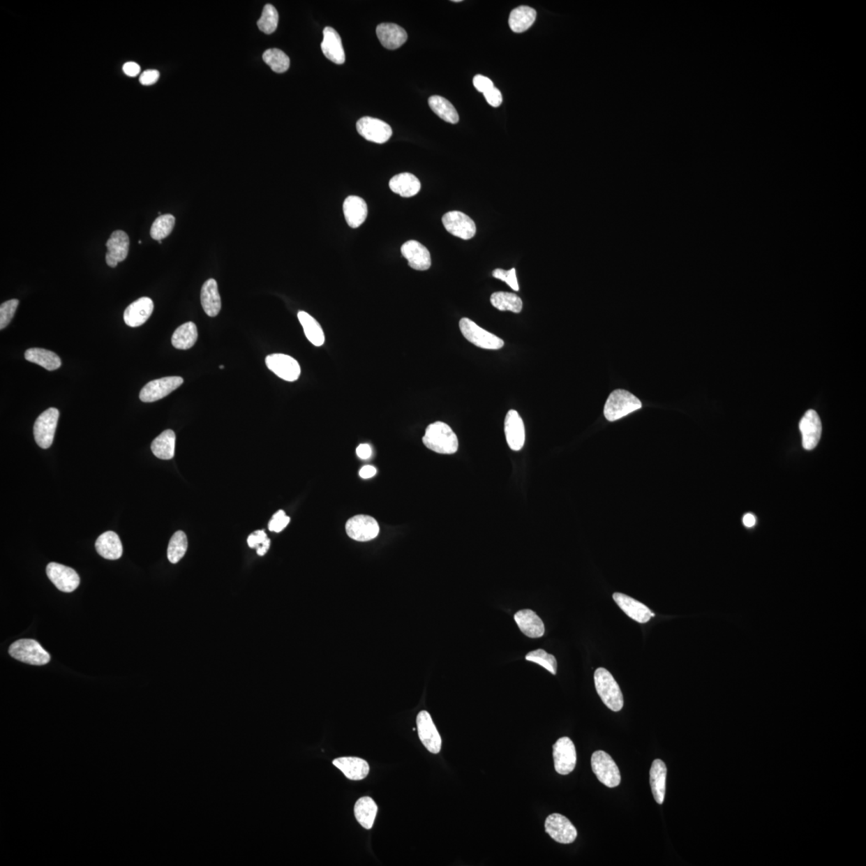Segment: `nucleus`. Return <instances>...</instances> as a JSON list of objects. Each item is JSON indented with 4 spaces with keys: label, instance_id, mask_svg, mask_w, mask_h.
<instances>
[{
    "label": "nucleus",
    "instance_id": "nucleus-56",
    "mask_svg": "<svg viewBox=\"0 0 866 866\" xmlns=\"http://www.w3.org/2000/svg\"><path fill=\"white\" fill-rule=\"evenodd\" d=\"M270 546L271 540L268 539L264 543H263V544L257 548V555L264 556L269 551V548H270Z\"/></svg>",
    "mask_w": 866,
    "mask_h": 866
},
{
    "label": "nucleus",
    "instance_id": "nucleus-9",
    "mask_svg": "<svg viewBox=\"0 0 866 866\" xmlns=\"http://www.w3.org/2000/svg\"><path fill=\"white\" fill-rule=\"evenodd\" d=\"M184 383L180 376H169L150 381L140 392V399L144 403L155 402L167 396Z\"/></svg>",
    "mask_w": 866,
    "mask_h": 866
},
{
    "label": "nucleus",
    "instance_id": "nucleus-39",
    "mask_svg": "<svg viewBox=\"0 0 866 866\" xmlns=\"http://www.w3.org/2000/svg\"><path fill=\"white\" fill-rule=\"evenodd\" d=\"M491 302L495 308L499 311H509L514 313H520L523 310V301L518 295L510 292H495L491 295Z\"/></svg>",
    "mask_w": 866,
    "mask_h": 866
},
{
    "label": "nucleus",
    "instance_id": "nucleus-7",
    "mask_svg": "<svg viewBox=\"0 0 866 866\" xmlns=\"http://www.w3.org/2000/svg\"><path fill=\"white\" fill-rule=\"evenodd\" d=\"M60 412L55 408H48L37 418L34 424V438L40 448L51 447L55 435Z\"/></svg>",
    "mask_w": 866,
    "mask_h": 866
},
{
    "label": "nucleus",
    "instance_id": "nucleus-46",
    "mask_svg": "<svg viewBox=\"0 0 866 866\" xmlns=\"http://www.w3.org/2000/svg\"><path fill=\"white\" fill-rule=\"evenodd\" d=\"M493 276L500 281L508 284L515 292H518L519 286L517 276H516V270L514 268L509 271H505L502 269H496L493 272Z\"/></svg>",
    "mask_w": 866,
    "mask_h": 866
},
{
    "label": "nucleus",
    "instance_id": "nucleus-22",
    "mask_svg": "<svg viewBox=\"0 0 866 866\" xmlns=\"http://www.w3.org/2000/svg\"><path fill=\"white\" fill-rule=\"evenodd\" d=\"M154 308L153 300L148 297L134 301L124 312V320L128 327L142 326L152 315Z\"/></svg>",
    "mask_w": 866,
    "mask_h": 866
},
{
    "label": "nucleus",
    "instance_id": "nucleus-19",
    "mask_svg": "<svg viewBox=\"0 0 866 866\" xmlns=\"http://www.w3.org/2000/svg\"><path fill=\"white\" fill-rule=\"evenodd\" d=\"M800 430L802 434V445L806 450H812L819 445L821 437V419L814 410H809L805 414L800 422Z\"/></svg>",
    "mask_w": 866,
    "mask_h": 866
},
{
    "label": "nucleus",
    "instance_id": "nucleus-2",
    "mask_svg": "<svg viewBox=\"0 0 866 866\" xmlns=\"http://www.w3.org/2000/svg\"><path fill=\"white\" fill-rule=\"evenodd\" d=\"M595 684L602 702L613 712H620L623 707V696L620 686L609 671L598 669L595 673Z\"/></svg>",
    "mask_w": 866,
    "mask_h": 866
},
{
    "label": "nucleus",
    "instance_id": "nucleus-6",
    "mask_svg": "<svg viewBox=\"0 0 866 866\" xmlns=\"http://www.w3.org/2000/svg\"><path fill=\"white\" fill-rule=\"evenodd\" d=\"M459 327L462 335L464 336L466 340L478 348L488 350H499L504 346V341L501 338L483 329V328L479 327L470 319H461L459 322Z\"/></svg>",
    "mask_w": 866,
    "mask_h": 866
},
{
    "label": "nucleus",
    "instance_id": "nucleus-34",
    "mask_svg": "<svg viewBox=\"0 0 866 866\" xmlns=\"http://www.w3.org/2000/svg\"><path fill=\"white\" fill-rule=\"evenodd\" d=\"M176 435L173 430H165L151 445L153 454L161 460H170L175 454Z\"/></svg>",
    "mask_w": 866,
    "mask_h": 866
},
{
    "label": "nucleus",
    "instance_id": "nucleus-30",
    "mask_svg": "<svg viewBox=\"0 0 866 866\" xmlns=\"http://www.w3.org/2000/svg\"><path fill=\"white\" fill-rule=\"evenodd\" d=\"M389 187L392 192L403 197H411L417 195L421 191V181L415 175L403 173L392 177L389 181Z\"/></svg>",
    "mask_w": 866,
    "mask_h": 866
},
{
    "label": "nucleus",
    "instance_id": "nucleus-8",
    "mask_svg": "<svg viewBox=\"0 0 866 866\" xmlns=\"http://www.w3.org/2000/svg\"><path fill=\"white\" fill-rule=\"evenodd\" d=\"M555 768L561 775H568L574 771L577 763V753L573 741L569 737H562L553 746Z\"/></svg>",
    "mask_w": 866,
    "mask_h": 866
},
{
    "label": "nucleus",
    "instance_id": "nucleus-25",
    "mask_svg": "<svg viewBox=\"0 0 866 866\" xmlns=\"http://www.w3.org/2000/svg\"><path fill=\"white\" fill-rule=\"evenodd\" d=\"M344 217L350 227L358 228L368 216L367 203L358 196H349L343 202Z\"/></svg>",
    "mask_w": 866,
    "mask_h": 866
},
{
    "label": "nucleus",
    "instance_id": "nucleus-48",
    "mask_svg": "<svg viewBox=\"0 0 866 866\" xmlns=\"http://www.w3.org/2000/svg\"><path fill=\"white\" fill-rule=\"evenodd\" d=\"M472 82L476 89L483 94L494 87L492 80L486 77L482 76V75H477V76L473 78Z\"/></svg>",
    "mask_w": 866,
    "mask_h": 866
},
{
    "label": "nucleus",
    "instance_id": "nucleus-53",
    "mask_svg": "<svg viewBox=\"0 0 866 866\" xmlns=\"http://www.w3.org/2000/svg\"><path fill=\"white\" fill-rule=\"evenodd\" d=\"M357 454L360 459L367 460L372 456L373 450L369 445L362 444L357 449Z\"/></svg>",
    "mask_w": 866,
    "mask_h": 866
},
{
    "label": "nucleus",
    "instance_id": "nucleus-49",
    "mask_svg": "<svg viewBox=\"0 0 866 866\" xmlns=\"http://www.w3.org/2000/svg\"><path fill=\"white\" fill-rule=\"evenodd\" d=\"M484 96L488 103L493 107H497L502 104V95L501 91L497 88H492L484 94Z\"/></svg>",
    "mask_w": 866,
    "mask_h": 866
},
{
    "label": "nucleus",
    "instance_id": "nucleus-33",
    "mask_svg": "<svg viewBox=\"0 0 866 866\" xmlns=\"http://www.w3.org/2000/svg\"><path fill=\"white\" fill-rule=\"evenodd\" d=\"M537 13L534 8L521 6L511 12L509 24L511 30L516 33H521L528 30L534 24Z\"/></svg>",
    "mask_w": 866,
    "mask_h": 866
},
{
    "label": "nucleus",
    "instance_id": "nucleus-14",
    "mask_svg": "<svg viewBox=\"0 0 866 866\" xmlns=\"http://www.w3.org/2000/svg\"><path fill=\"white\" fill-rule=\"evenodd\" d=\"M442 223L449 233L461 239H471L477 232L476 224L473 220L461 211L445 214Z\"/></svg>",
    "mask_w": 866,
    "mask_h": 866
},
{
    "label": "nucleus",
    "instance_id": "nucleus-45",
    "mask_svg": "<svg viewBox=\"0 0 866 866\" xmlns=\"http://www.w3.org/2000/svg\"><path fill=\"white\" fill-rule=\"evenodd\" d=\"M18 305V299H10L0 306V329H4L12 321Z\"/></svg>",
    "mask_w": 866,
    "mask_h": 866
},
{
    "label": "nucleus",
    "instance_id": "nucleus-44",
    "mask_svg": "<svg viewBox=\"0 0 866 866\" xmlns=\"http://www.w3.org/2000/svg\"><path fill=\"white\" fill-rule=\"evenodd\" d=\"M525 659L543 666L553 675L557 673L558 664L555 656L547 653L544 650L537 649L529 652L525 655Z\"/></svg>",
    "mask_w": 866,
    "mask_h": 866
},
{
    "label": "nucleus",
    "instance_id": "nucleus-28",
    "mask_svg": "<svg viewBox=\"0 0 866 866\" xmlns=\"http://www.w3.org/2000/svg\"><path fill=\"white\" fill-rule=\"evenodd\" d=\"M96 550L107 560H117L122 556L123 547L119 536L115 532L102 534L96 542Z\"/></svg>",
    "mask_w": 866,
    "mask_h": 866
},
{
    "label": "nucleus",
    "instance_id": "nucleus-13",
    "mask_svg": "<svg viewBox=\"0 0 866 866\" xmlns=\"http://www.w3.org/2000/svg\"><path fill=\"white\" fill-rule=\"evenodd\" d=\"M357 128L359 135L367 141L378 144L388 142L392 135V130L389 124L370 117L360 118L357 121Z\"/></svg>",
    "mask_w": 866,
    "mask_h": 866
},
{
    "label": "nucleus",
    "instance_id": "nucleus-32",
    "mask_svg": "<svg viewBox=\"0 0 866 866\" xmlns=\"http://www.w3.org/2000/svg\"><path fill=\"white\" fill-rule=\"evenodd\" d=\"M378 812V805L373 799L368 797L359 799L354 805V816L359 825H361L366 830H371L373 828Z\"/></svg>",
    "mask_w": 866,
    "mask_h": 866
},
{
    "label": "nucleus",
    "instance_id": "nucleus-50",
    "mask_svg": "<svg viewBox=\"0 0 866 866\" xmlns=\"http://www.w3.org/2000/svg\"><path fill=\"white\" fill-rule=\"evenodd\" d=\"M267 539L268 537L264 531L257 530L252 532L247 539V543L251 548H257Z\"/></svg>",
    "mask_w": 866,
    "mask_h": 866
},
{
    "label": "nucleus",
    "instance_id": "nucleus-11",
    "mask_svg": "<svg viewBox=\"0 0 866 866\" xmlns=\"http://www.w3.org/2000/svg\"><path fill=\"white\" fill-rule=\"evenodd\" d=\"M545 828L553 840L561 844L573 843L578 836L576 828L567 817L559 814H553L547 817Z\"/></svg>",
    "mask_w": 866,
    "mask_h": 866
},
{
    "label": "nucleus",
    "instance_id": "nucleus-35",
    "mask_svg": "<svg viewBox=\"0 0 866 866\" xmlns=\"http://www.w3.org/2000/svg\"><path fill=\"white\" fill-rule=\"evenodd\" d=\"M24 357L28 361L38 364L47 371H55L61 366V358L46 349L30 348L25 352Z\"/></svg>",
    "mask_w": 866,
    "mask_h": 866
},
{
    "label": "nucleus",
    "instance_id": "nucleus-55",
    "mask_svg": "<svg viewBox=\"0 0 866 866\" xmlns=\"http://www.w3.org/2000/svg\"><path fill=\"white\" fill-rule=\"evenodd\" d=\"M756 521V519L755 516L752 514H745L743 518V523L746 527H747V528H751V527L754 526Z\"/></svg>",
    "mask_w": 866,
    "mask_h": 866
},
{
    "label": "nucleus",
    "instance_id": "nucleus-4",
    "mask_svg": "<svg viewBox=\"0 0 866 866\" xmlns=\"http://www.w3.org/2000/svg\"><path fill=\"white\" fill-rule=\"evenodd\" d=\"M13 658L23 663L42 666L50 663V655L34 639H20L9 648Z\"/></svg>",
    "mask_w": 866,
    "mask_h": 866
},
{
    "label": "nucleus",
    "instance_id": "nucleus-41",
    "mask_svg": "<svg viewBox=\"0 0 866 866\" xmlns=\"http://www.w3.org/2000/svg\"><path fill=\"white\" fill-rule=\"evenodd\" d=\"M264 62L277 73L287 72L290 67V59L283 51L278 48H271L263 53Z\"/></svg>",
    "mask_w": 866,
    "mask_h": 866
},
{
    "label": "nucleus",
    "instance_id": "nucleus-24",
    "mask_svg": "<svg viewBox=\"0 0 866 866\" xmlns=\"http://www.w3.org/2000/svg\"><path fill=\"white\" fill-rule=\"evenodd\" d=\"M321 50L324 56L333 63L343 64L345 62L342 40L338 32L331 27L324 30V40L321 44Z\"/></svg>",
    "mask_w": 866,
    "mask_h": 866
},
{
    "label": "nucleus",
    "instance_id": "nucleus-1",
    "mask_svg": "<svg viewBox=\"0 0 866 866\" xmlns=\"http://www.w3.org/2000/svg\"><path fill=\"white\" fill-rule=\"evenodd\" d=\"M423 443L428 449L440 454H454L458 449V439L453 429L440 421L428 426Z\"/></svg>",
    "mask_w": 866,
    "mask_h": 866
},
{
    "label": "nucleus",
    "instance_id": "nucleus-36",
    "mask_svg": "<svg viewBox=\"0 0 866 866\" xmlns=\"http://www.w3.org/2000/svg\"><path fill=\"white\" fill-rule=\"evenodd\" d=\"M298 319L308 340L316 347L322 346L325 342V336L319 322L305 311H299Z\"/></svg>",
    "mask_w": 866,
    "mask_h": 866
},
{
    "label": "nucleus",
    "instance_id": "nucleus-47",
    "mask_svg": "<svg viewBox=\"0 0 866 866\" xmlns=\"http://www.w3.org/2000/svg\"><path fill=\"white\" fill-rule=\"evenodd\" d=\"M290 518L288 517L283 510H278L276 514H274L270 523H269V530L271 532H281L286 528L290 523Z\"/></svg>",
    "mask_w": 866,
    "mask_h": 866
},
{
    "label": "nucleus",
    "instance_id": "nucleus-27",
    "mask_svg": "<svg viewBox=\"0 0 866 866\" xmlns=\"http://www.w3.org/2000/svg\"><path fill=\"white\" fill-rule=\"evenodd\" d=\"M332 763L344 776L352 781H361L369 773L368 763L358 757H340Z\"/></svg>",
    "mask_w": 866,
    "mask_h": 866
},
{
    "label": "nucleus",
    "instance_id": "nucleus-40",
    "mask_svg": "<svg viewBox=\"0 0 866 866\" xmlns=\"http://www.w3.org/2000/svg\"><path fill=\"white\" fill-rule=\"evenodd\" d=\"M188 548L187 537L184 532L177 531L171 537L167 556L171 563L176 564L185 556Z\"/></svg>",
    "mask_w": 866,
    "mask_h": 866
},
{
    "label": "nucleus",
    "instance_id": "nucleus-54",
    "mask_svg": "<svg viewBox=\"0 0 866 866\" xmlns=\"http://www.w3.org/2000/svg\"><path fill=\"white\" fill-rule=\"evenodd\" d=\"M376 475V469L373 466L366 465L359 471V476L364 479H368Z\"/></svg>",
    "mask_w": 866,
    "mask_h": 866
},
{
    "label": "nucleus",
    "instance_id": "nucleus-37",
    "mask_svg": "<svg viewBox=\"0 0 866 866\" xmlns=\"http://www.w3.org/2000/svg\"><path fill=\"white\" fill-rule=\"evenodd\" d=\"M197 336V328L195 322H188L174 331L172 336V344L177 349H190L195 345Z\"/></svg>",
    "mask_w": 866,
    "mask_h": 866
},
{
    "label": "nucleus",
    "instance_id": "nucleus-21",
    "mask_svg": "<svg viewBox=\"0 0 866 866\" xmlns=\"http://www.w3.org/2000/svg\"><path fill=\"white\" fill-rule=\"evenodd\" d=\"M613 599L627 615L639 623H646L652 617L655 616L646 605L630 596L615 593L613 595Z\"/></svg>",
    "mask_w": 866,
    "mask_h": 866
},
{
    "label": "nucleus",
    "instance_id": "nucleus-42",
    "mask_svg": "<svg viewBox=\"0 0 866 866\" xmlns=\"http://www.w3.org/2000/svg\"><path fill=\"white\" fill-rule=\"evenodd\" d=\"M175 218L172 214L160 215L154 221L150 230L152 239L161 241L171 234L175 225Z\"/></svg>",
    "mask_w": 866,
    "mask_h": 866
},
{
    "label": "nucleus",
    "instance_id": "nucleus-57",
    "mask_svg": "<svg viewBox=\"0 0 866 866\" xmlns=\"http://www.w3.org/2000/svg\"><path fill=\"white\" fill-rule=\"evenodd\" d=\"M219 368H220L221 369H223V368H224V366H223V365H221Z\"/></svg>",
    "mask_w": 866,
    "mask_h": 866
},
{
    "label": "nucleus",
    "instance_id": "nucleus-52",
    "mask_svg": "<svg viewBox=\"0 0 866 866\" xmlns=\"http://www.w3.org/2000/svg\"><path fill=\"white\" fill-rule=\"evenodd\" d=\"M123 71L127 76L134 77L141 72V68L135 62H127L124 64Z\"/></svg>",
    "mask_w": 866,
    "mask_h": 866
},
{
    "label": "nucleus",
    "instance_id": "nucleus-38",
    "mask_svg": "<svg viewBox=\"0 0 866 866\" xmlns=\"http://www.w3.org/2000/svg\"><path fill=\"white\" fill-rule=\"evenodd\" d=\"M428 105L434 114L440 119L451 124L459 121V115L453 105L448 100L440 96H433L428 99Z\"/></svg>",
    "mask_w": 866,
    "mask_h": 866
},
{
    "label": "nucleus",
    "instance_id": "nucleus-10",
    "mask_svg": "<svg viewBox=\"0 0 866 866\" xmlns=\"http://www.w3.org/2000/svg\"><path fill=\"white\" fill-rule=\"evenodd\" d=\"M349 537L357 542H368L375 539L380 532L376 520L368 515H357L350 518L345 526Z\"/></svg>",
    "mask_w": 866,
    "mask_h": 866
},
{
    "label": "nucleus",
    "instance_id": "nucleus-20",
    "mask_svg": "<svg viewBox=\"0 0 866 866\" xmlns=\"http://www.w3.org/2000/svg\"><path fill=\"white\" fill-rule=\"evenodd\" d=\"M505 433L511 449L519 451L523 449L525 440V426L517 411L510 410L505 417Z\"/></svg>",
    "mask_w": 866,
    "mask_h": 866
},
{
    "label": "nucleus",
    "instance_id": "nucleus-26",
    "mask_svg": "<svg viewBox=\"0 0 866 866\" xmlns=\"http://www.w3.org/2000/svg\"><path fill=\"white\" fill-rule=\"evenodd\" d=\"M516 623L527 637L537 639L545 634V626L541 618L531 610H521L514 615Z\"/></svg>",
    "mask_w": 866,
    "mask_h": 866
},
{
    "label": "nucleus",
    "instance_id": "nucleus-51",
    "mask_svg": "<svg viewBox=\"0 0 866 866\" xmlns=\"http://www.w3.org/2000/svg\"><path fill=\"white\" fill-rule=\"evenodd\" d=\"M160 73L157 70H147L140 77V82L145 86L152 85L158 82Z\"/></svg>",
    "mask_w": 866,
    "mask_h": 866
},
{
    "label": "nucleus",
    "instance_id": "nucleus-43",
    "mask_svg": "<svg viewBox=\"0 0 866 866\" xmlns=\"http://www.w3.org/2000/svg\"><path fill=\"white\" fill-rule=\"evenodd\" d=\"M257 24L260 30L265 34H272L277 29L278 24V13L276 8L271 4H267Z\"/></svg>",
    "mask_w": 866,
    "mask_h": 866
},
{
    "label": "nucleus",
    "instance_id": "nucleus-5",
    "mask_svg": "<svg viewBox=\"0 0 866 866\" xmlns=\"http://www.w3.org/2000/svg\"><path fill=\"white\" fill-rule=\"evenodd\" d=\"M591 767L599 781L608 788H615L621 782L620 769L609 754L596 751L591 756Z\"/></svg>",
    "mask_w": 866,
    "mask_h": 866
},
{
    "label": "nucleus",
    "instance_id": "nucleus-3",
    "mask_svg": "<svg viewBox=\"0 0 866 866\" xmlns=\"http://www.w3.org/2000/svg\"><path fill=\"white\" fill-rule=\"evenodd\" d=\"M642 408V403L636 396L626 390L612 392L605 403L604 416L609 421H615Z\"/></svg>",
    "mask_w": 866,
    "mask_h": 866
},
{
    "label": "nucleus",
    "instance_id": "nucleus-23",
    "mask_svg": "<svg viewBox=\"0 0 866 866\" xmlns=\"http://www.w3.org/2000/svg\"><path fill=\"white\" fill-rule=\"evenodd\" d=\"M376 34L381 45L389 50H397L405 45L408 40L406 31L395 24H380L376 28Z\"/></svg>",
    "mask_w": 866,
    "mask_h": 866
},
{
    "label": "nucleus",
    "instance_id": "nucleus-12",
    "mask_svg": "<svg viewBox=\"0 0 866 866\" xmlns=\"http://www.w3.org/2000/svg\"><path fill=\"white\" fill-rule=\"evenodd\" d=\"M46 573L51 582L62 592H73L80 583L78 574L73 569L61 564L56 562L48 564Z\"/></svg>",
    "mask_w": 866,
    "mask_h": 866
},
{
    "label": "nucleus",
    "instance_id": "nucleus-17",
    "mask_svg": "<svg viewBox=\"0 0 866 866\" xmlns=\"http://www.w3.org/2000/svg\"><path fill=\"white\" fill-rule=\"evenodd\" d=\"M130 238L123 230H116L107 241L105 260L107 265L114 268L118 263L125 261L130 250Z\"/></svg>",
    "mask_w": 866,
    "mask_h": 866
},
{
    "label": "nucleus",
    "instance_id": "nucleus-18",
    "mask_svg": "<svg viewBox=\"0 0 866 866\" xmlns=\"http://www.w3.org/2000/svg\"><path fill=\"white\" fill-rule=\"evenodd\" d=\"M401 254L414 270L427 271L431 267L430 252L426 246L416 240L406 241L401 246Z\"/></svg>",
    "mask_w": 866,
    "mask_h": 866
},
{
    "label": "nucleus",
    "instance_id": "nucleus-29",
    "mask_svg": "<svg viewBox=\"0 0 866 866\" xmlns=\"http://www.w3.org/2000/svg\"><path fill=\"white\" fill-rule=\"evenodd\" d=\"M201 303L207 315L217 316L222 308V301L218 292V283L214 278L208 279L203 284L201 292Z\"/></svg>",
    "mask_w": 866,
    "mask_h": 866
},
{
    "label": "nucleus",
    "instance_id": "nucleus-15",
    "mask_svg": "<svg viewBox=\"0 0 866 866\" xmlns=\"http://www.w3.org/2000/svg\"><path fill=\"white\" fill-rule=\"evenodd\" d=\"M267 368L284 380L294 382L299 378L300 365L297 359L284 354H269L266 358Z\"/></svg>",
    "mask_w": 866,
    "mask_h": 866
},
{
    "label": "nucleus",
    "instance_id": "nucleus-31",
    "mask_svg": "<svg viewBox=\"0 0 866 866\" xmlns=\"http://www.w3.org/2000/svg\"><path fill=\"white\" fill-rule=\"evenodd\" d=\"M666 766L661 760H655L650 771V782L655 800L659 805L664 803L666 793Z\"/></svg>",
    "mask_w": 866,
    "mask_h": 866
},
{
    "label": "nucleus",
    "instance_id": "nucleus-16",
    "mask_svg": "<svg viewBox=\"0 0 866 866\" xmlns=\"http://www.w3.org/2000/svg\"><path fill=\"white\" fill-rule=\"evenodd\" d=\"M417 731L419 740L426 749L438 754L441 749V737L433 722L431 715L427 711L419 712L417 718Z\"/></svg>",
    "mask_w": 866,
    "mask_h": 866
}]
</instances>
